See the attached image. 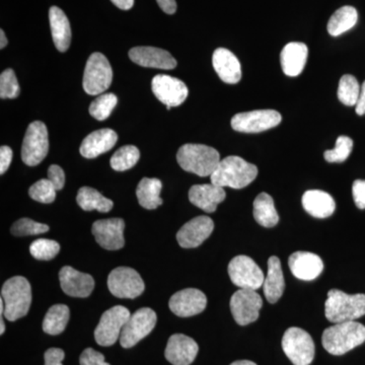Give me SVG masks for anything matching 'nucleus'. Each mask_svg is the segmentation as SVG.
<instances>
[{
  "instance_id": "obj_44",
  "label": "nucleus",
  "mask_w": 365,
  "mask_h": 365,
  "mask_svg": "<svg viewBox=\"0 0 365 365\" xmlns=\"http://www.w3.org/2000/svg\"><path fill=\"white\" fill-rule=\"evenodd\" d=\"M48 179L51 181L56 191L63 189L64 184H66V174L59 165H50L48 169Z\"/></svg>"
},
{
  "instance_id": "obj_49",
  "label": "nucleus",
  "mask_w": 365,
  "mask_h": 365,
  "mask_svg": "<svg viewBox=\"0 0 365 365\" xmlns=\"http://www.w3.org/2000/svg\"><path fill=\"white\" fill-rule=\"evenodd\" d=\"M355 110H356L357 115H359V116L365 114V81L361 86V90H360L359 98L357 101L356 109Z\"/></svg>"
},
{
  "instance_id": "obj_7",
  "label": "nucleus",
  "mask_w": 365,
  "mask_h": 365,
  "mask_svg": "<svg viewBox=\"0 0 365 365\" xmlns=\"http://www.w3.org/2000/svg\"><path fill=\"white\" fill-rule=\"evenodd\" d=\"M283 351L294 365H309L314 359V343L307 331L297 327L287 329L282 338Z\"/></svg>"
},
{
  "instance_id": "obj_19",
  "label": "nucleus",
  "mask_w": 365,
  "mask_h": 365,
  "mask_svg": "<svg viewBox=\"0 0 365 365\" xmlns=\"http://www.w3.org/2000/svg\"><path fill=\"white\" fill-rule=\"evenodd\" d=\"M129 57L134 63L143 67L165 69V71L177 67V60L170 52L160 48L150 47V46L134 47L129 51Z\"/></svg>"
},
{
  "instance_id": "obj_13",
  "label": "nucleus",
  "mask_w": 365,
  "mask_h": 365,
  "mask_svg": "<svg viewBox=\"0 0 365 365\" xmlns=\"http://www.w3.org/2000/svg\"><path fill=\"white\" fill-rule=\"evenodd\" d=\"M108 287L114 297L133 299L143 294L144 282L134 269L118 267L109 274Z\"/></svg>"
},
{
  "instance_id": "obj_30",
  "label": "nucleus",
  "mask_w": 365,
  "mask_h": 365,
  "mask_svg": "<svg viewBox=\"0 0 365 365\" xmlns=\"http://www.w3.org/2000/svg\"><path fill=\"white\" fill-rule=\"evenodd\" d=\"M162 187L163 184L160 180L155 178H143L136 189L139 204L148 210H153L162 205L163 201L160 196Z\"/></svg>"
},
{
  "instance_id": "obj_8",
  "label": "nucleus",
  "mask_w": 365,
  "mask_h": 365,
  "mask_svg": "<svg viewBox=\"0 0 365 365\" xmlns=\"http://www.w3.org/2000/svg\"><path fill=\"white\" fill-rule=\"evenodd\" d=\"M49 151V135L47 127L41 121H34L26 129L23 146L21 160L26 165L35 167L43 162Z\"/></svg>"
},
{
  "instance_id": "obj_16",
  "label": "nucleus",
  "mask_w": 365,
  "mask_h": 365,
  "mask_svg": "<svg viewBox=\"0 0 365 365\" xmlns=\"http://www.w3.org/2000/svg\"><path fill=\"white\" fill-rule=\"evenodd\" d=\"M124 230L125 222L122 218H109L93 223L91 232L102 248L116 251L124 247Z\"/></svg>"
},
{
  "instance_id": "obj_34",
  "label": "nucleus",
  "mask_w": 365,
  "mask_h": 365,
  "mask_svg": "<svg viewBox=\"0 0 365 365\" xmlns=\"http://www.w3.org/2000/svg\"><path fill=\"white\" fill-rule=\"evenodd\" d=\"M69 316L71 312L68 307L66 304H55L46 314L43 321V331L49 335H59L66 330Z\"/></svg>"
},
{
  "instance_id": "obj_27",
  "label": "nucleus",
  "mask_w": 365,
  "mask_h": 365,
  "mask_svg": "<svg viewBox=\"0 0 365 365\" xmlns=\"http://www.w3.org/2000/svg\"><path fill=\"white\" fill-rule=\"evenodd\" d=\"M302 206L309 215L327 218L333 215L336 203L333 197L321 190H309L302 196Z\"/></svg>"
},
{
  "instance_id": "obj_20",
  "label": "nucleus",
  "mask_w": 365,
  "mask_h": 365,
  "mask_svg": "<svg viewBox=\"0 0 365 365\" xmlns=\"http://www.w3.org/2000/svg\"><path fill=\"white\" fill-rule=\"evenodd\" d=\"M60 287L67 295L85 299L91 295L95 288V280L90 274L81 273L66 266L59 272Z\"/></svg>"
},
{
  "instance_id": "obj_4",
  "label": "nucleus",
  "mask_w": 365,
  "mask_h": 365,
  "mask_svg": "<svg viewBox=\"0 0 365 365\" xmlns=\"http://www.w3.org/2000/svg\"><path fill=\"white\" fill-rule=\"evenodd\" d=\"M326 318L331 323L351 322L365 314V294H347L338 289L328 292L325 304Z\"/></svg>"
},
{
  "instance_id": "obj_31",
  "label": "nucleus",
  "mask_w": 365,
  "mask_h": 365,
  "mask_svg": "<svg viewBox=\"0 0 365 365\" xmlns=\"http://www.w3.org/2000/svg\"><path fill=\"white\" fill-rule=\"evenodd\" d=\"M254 217L264 227H273L279 222V215L276 211L272 197L267 193H261L254 201Z\"/></svg>"
},
{
  "instance_id": "obj_28",
  "label": "nucleus",
  "mask_w": 365,
  "mask_h": 365,
  "mask_svg": "<svg viewBox=\"0 0 365 365\" xmlns=\"http://www.w3.org/2000/svg\"><path fill=\"white\" fill-rule=\"evenodd\" d=\"M49 21L53 42L57 50L67 51L71 42V28L66 14L59 7L52 6L49 11Z\"/></svg>"
},
{
  "instance_id": "obj_43",
  "label": "nucleus",
  "mask_w": 365,
  "mask_h": 365,
  "mask_svg": "<svg viewBox=\"0 0 365 365\" xmlns=\"http://www.w3.org/2000/svg\"><path fill=\"white\" fill-rule=\"evenodd\" d=\"M79 364L81 365H110L106 362L104 355L96 351L93 348H88L81 353Z\"/></svg>"
},
{
  "instance_id": "obj_15",
  "label": "nucleus",
  "mask_w": 365,
  "mask_h": 365,
  "mask_svg": "<svg viewBox=\"0 0 365 365\" xmlns=\"http://www.w3.org/2000/svg\"><path fill=\"white\" fill-rule=\"evenodd\" d=\"M153 93L167 107H178L188 97V88L182 81L165 74L155 76L151 83Z\"/></svg>"
},
{
  "instance_id": "obj_45",
  "label": "nucleus",
  "mask_w": 365,
  "mask_h": 365,
  "mask_svg": "<svg viewBox=\"0 0 365 365\" xmlns=\"http://www.w3.org/2000/svg\"><path fill=\"white\" fill-rule=\"evenodd\" d=\"M352 195L355 205L359 209H365V180H356L353 182Z\"/></svg>"
},
{
  "instance_id": "obj_38",
  "label": "nucleus",
  "mask_w": 365,
  "mask_h": 365,
  "mask_svg": "<svg viewBox=\"0 0 365 365\" xmlns=\"http://www.w3.org/2000/svg\"><path fill=\"white\" fill-rule=\"evenodd\" d=\"M58 242L52 240L39 239L32 242L30 247L31 255L38 260L49 261L59 253Z\"/></svg>"
},
{
  "instance_id": "obj_39",
  "label": "nucleus",
  "mask_w": 365,
  "mask_h": 365,
  "mask_svg": "<svg viewBox=\"0 0 365 365\" xmlns=\"http://www.w3.org/2000/svg\"><path fill=\"white\" fill-rule=\"evenodd\" d=\"M29 195L38 202L49 204L56 198V189L49 179H42L31 187Z\"/></svg>"
},
{
  "instance_id": "obj_23",
  "label": "nucleus",
  "mask_w": 365,
  "mask_h": 365,
  "mask_svg": "<svg viewBox=\"0 0 365 365\" xmlns=\"http://www.w3.org/2000/svg\"><path fill=\"white\" fill-rule=\"evenodd\" d=\"M225 188L211 184L194 185L189 191L190 202L208 213L215 212L218 204L225 200Z\"/></svg>"
},
{
  "instance_id": "obj_50",
  "label": "nucleus",
  "mask_w": 365,
  "mask_h": 365,
  "mask_svg": "<svg viewBox=\"0 0 365 365\" xmlns=\"http://www.w3.org/2000/svg\"><path fill=\"white\" fill-rule=\"evenodd\" d=\"M111 1L115 6L119 7L120 9H123V11H128L134 6V0H111Z\"/></svg>"
},
{
  "instance_id": "obj_46",
  "label": "nucleus",
  "mask_w": 365,
  "mask_h": 365,
  "mask_svg": "<svg viewBox=\"0 0 365 365\" xmlns=\"http://www.w3.org/2000/svg\"><path fill=\"white\" fill-rule=\"evenodd\" d=\"M66 353L60 348H50L45 352V365H62Z\"/></svg>"
},
{
  "instance_id": "obj_37",
  "label": "nucleus",
  "mask_w": 365,
  "mask_h": 365,
  "mask_svg": "<svg viewBox=\"0 0 365 365\" xmlns=\"http://www.w3.org/2000/svg\"><path fill=\"white\" fill-rule=\"evenodd\" d=\"M118 103L114 93H102L90 106V114L98 121H104L110 117Z\"/></svg>"
},
{
  "instance_id": "obj_14",
  "label": "nucleus",
  "mask_w": 365,
  "mask_h": 365,
  "mask_svg": "<svg viewBox=\"0 0 365 365\" xmlns=\"http://www.w3.org/2000/svg\"><path fill=\"white\" fill-rule=\"evenodd\" d=\"M263 300L257 290L240 288L230 299V312L239 325L247 326L259 319Z\"/></svg>"
},
{
  "instance_id": "obj_22",
  "label": "nucleus",
  "mask_w": 365,
  "mask_h": 365,
  "mask_svg": "<svg viewBox=\"0 0 365 365\" xmlns=\"http://www.w3.org/2000/svg\"><path fill=\"white\" fill-rule=\"evenodd\" d=\"M290 270L297 279L311 281L323 272V260L318 255L309 252H295L288 260Z\"/></svg>"
},
{
  "instance_id": "obj_47",
  "label": "nucleus",
  "mask_w": 365,
  "mask_h": 365,
  "mask_svg": "<svg viewBox=\"0 0 365 365\" xmlns=\"http://www.w3.org/2000/svg\"><path fill=\"white\" fill-rule=\"evenodd\" d=\"M14 153L11 148L4 145L0 148V174L4 175L9 170Z\"/></svg>"
},
{
  "instance_id": "obj_41",
  "label": "nucleus",
  "mask_w": 365,
  "mask_h": 365,
  "mask_svg": "<svg viewBox=\"0 0 365 365\" xmlns=\"http://www.w3.org/2000/svg\"><path fill=\"white\" fill-rule=\"evenodd\" d=\"M21 88L13 69H6L0 76V98H16L20 95Z\"/></svg>"
},
{
  "instance_id": "obj_29",
  "label": "nucleus",
  "mask_w": 365,
  "mask_h": 365,
  "mask_svg": "<svg viewBox=\"0 0 365 365\" xmlns=\"http://www.w3.org/2000/svg\"><path fill=\"white\" fill-rule=\"evenodd\" d=\"M285 281L279 259L272 256L268 260V272L263 283L264 294L270 304H275L284 292Z\"/></svg>"
},
{
  "instance_id": "obj_33",
  "label": "nucleus",
  "mask_w": 365,
  "mask_h": 365,
  "mask_svg": "<svg viewBox=\"0 0 365 365\" xmlns=\"http://www.w3.org/2000/svg\"><path fill=\"white\" fill-rule=\"evenodd\" d=\"M76 201L79 207L86 211L98 210V212H109L113 208V201L106 198L97 190L91 187L79 189Z\"/></svg>"
},
{
  "instance_id": "obj_9",
  "label": "nucleus",
  "mask_w": 365,
  "mask_h": 365,
  "mask_svg": "<svg viewBox=\"0 0 365 365\" xmlns=\"http://www.w3.org/2000/svg\"><path fill=\"white\" fill-rule=\"evenodd\" d=\"M130 316L129 309L122 306L113 307L106 311L95 330V339L98 344L105 347L114 345Z\"/></svg>"
},
{
  "instance_id": "obj_40",
  "label": "nucleus",
  "mask_w": 365,
  "mask_h": 365,
  "mask_svg": "<svg viewBox=\"0 0 365 365\" xmlns=\"http://www.w3.org/2000/svg\"><path fill=\"white\" fill-rule=\"evenodd\" d=\"M353 148V140L348 136L338 137L334 150H326L324 158L328 163H343L349 158Z\"/></svg>"
},
{
  "instance_id": "obj_25",
  "label": "nucleus",
  "mask_w": 365,
  "mask_h": 365,
  "mask_svg": "<svg viewBox=\"0 0 365 365\" xmlns=\"http://www.w3.org/2000/svg\"><path fill=\"white\" fill-rule=\"evenodd\" d=\"M117 141L116 132L112 129H100V130L91 132L83 139L79 151L83 158H95L112 150Z\"/></svg>"
},
{
  "instance_id": "obj_24",
  "label": "nucleus",
  "mask_w": 365,
  "mask_h": 365,
  "mask_svg": "<svg viewBox=\"0 0 365 365\" xmlns=\"http://www.w3.org/2000/svg\"><path fill=\"white\" fill-rule=\"evenodd\" d=\"M212 64L223 83L235 85L242 78V66L234 53L225 48H218L213 53Z\"/></svg>"
},
{
  "instance_id": "obj_6",
  "label": "nucleus",
  "mask_w": 365,
  "mask_h": 365,
  "mask_svg": "<svg viewBox=\"0 0 365 365\" xmlns=\"http://www.w3.org/2000/svg\"><path fill=\"white\" fill-rule=\"evenodd\" d=\"M111 64L102 53H93L86 62L83 74V90L91 96L102 95L111 86Z\"/></svg>"
},
{
  "instance_id": "obj_3",
  "label": "nucleus",
  "mask_w": 365,
  "mask_h": 365,
  "mask_svg": "<svg viewBox=\"0 0 365 365\" xmlns=\"http://www.w3.org/2000/svg\"><path fill=\"white\" fill-rule=\"evenodd\" d=\"M177 160L180 167L197 176L210 177L220 163V153L204 144L188 143L178 150Z\"/></svg>"
},
{
  "instance_id": "obj_1",
  "label": "nucleus",
  "mask_w": 365,
  "mask_h": 365,
  "mask_svg": "<svg viewBox=\"0 0 365 365\" xmlns=\"http://www.w3.org/2000/svg\"><path fill=\"white\" fill-rule=\"evenodd\" d=\"M258 176V168L244 158L230 155L220 160L215 173L210 176L211 182L216 186L242 189L249 186Z\"/></svg>"
},
{
  "instance_id": "obj_21",
  "label": "nucleus",
  "mask_w": 365,
  "mask_h": 365,
  "mask_svg": "<svg viewBox=\"0 0 365 365\" xmlns=\"http://www.w3.org/2000/svg\"><path fill=\"white\" fill-rule=\"evenodd\" d=\"M198 351L195 340L182 334H175L170 337L165 356L173 365H190L195 360Z\"/></svg>"
},
{
  "instance_id": "obj_51",
  "label": "nucleus",
  "mask_w": 365,
  "mask_h": 365,
  "mask_svg": "<svg viewBox=\"0 0 365 365\" xmlns=\"http://www.w3.org/2000/svg\"><path fill=\"white\" fill-rule=\"evenodd\" d=\"M7 45V39L6 34H4V31H0V49H4V47H6Z\"/></svg>"
},
{
  "instance_id": "obj_48",
  "label": "nucleus",
  "mask_w": 365,
  "mask_h": 365,
  "mask_svg": "<svg viewBox=\"0 0 365 365\" xmlns=\"http://www.w3.org/2000/svg\"><path fill=\"white\" fill-rule=\"evenodd\" d=\"M158 6L168 14H174L177 11L176 0H157Z\"/></svg>"
},
{
  "instance_id": "obj_2",
  "label": "nucleus",
  "mask_w": 365,
  "mask_h": 365,
  "mask_svg": "<svg viewBox=\"0 0 365 365\" xmlns=\"http://www.w3.org/2000/svg\"><path fill=\"white\" fill-rule=\"evenodd\" d=\"M365 342V327L357 322H343L324 331L322 343L332 355L345 354Z\"/></svg>"
},
{
  "instance_id": "obj_11",
  "label": "nucleus",
  "mask_w": 365,
  "mask_h": 365,
  "mask_svg": "<svg viewBox=\"0 0 365 365\" xmlns=\"http://www.w3.org/2000/svg\"><path fill=\"white\" fill-rule=\"evenodd\" d=\"M157 319V314L150 307H143L131 314L120 336L122 347H133L139 341L150 335L155 329Z\"/></svg>"
},
{
  "instance_id": "obj_12",
  "label": "nucleus",
  "mask_w": 365,
  "mask_h": 365,
  "mask_svg": "<svg viewBox=\"0 0 365 365\" xmlns=\"http://www.w3.org/2000/svg\"><path fill=\"white\" fill-rule=\"evenodd\" d=\"M282 116L275 110H256L239 113L232 117V129L242 133H260L281 123Z\"/></svg>"
},
{
  "instance_id": "obj_36",
  "label": "nucleus",
  "mask_w": 365,
  "mask_h": 365,
  "mask_svg": "<svg viewBox=\"0 0 365 365\" xmlns=\"http://www.w3.org/2000/svg\"><path fill=\"white\" fill-rule=\"evenodd\" d=\"M360 88L359 81L351 76V74H345L340 79L339 88H338V98L342 104L346 106H356L360 95Z\"/></svg>"
},
{
  "instance_id": "obj_42",
  "label": "nucleus",
  "mask_w": 365,
  "mask_h": 365,
  "mask_svg": "<svg viewBox=\"0 0 365 365\" xmlns=\"http://www.w3.org/2000/svg\"><path fill=\"white\" fill-rule=\"evenodd\" d=\"M48 230H49V227L47 225L34 222L30 218H21L11 227V232L18 237L44 234Z\"/></svg>"
},
{
  "instance_id": "obj_5",
  "label": "nucleus",
  "mask_w": 365,
  "mask_h": 365,
  "mask_svg": "<svg viewBox=\"0 0 365 365\" xmlns=\"http://www.w3.org/2000/svg\"><path fill=\"white\" fill-rule=\"evenodd\" d=\"M1 299L4 302V317L9 321L23 318L30 311L32 302L30 282L23 276H14L4 282Z\"/></svg>"
},
{
  "instance_id": "obj_26",
  "label": "nucleus",
  "mask_w": 365,
  "mask_h": 365,
  "mask_svg": "<svg viewBox=\"0 0 365 365\" xmlns=\"http://www.w3.org/2000/svg\"><path fill=\"white\" fill-rule=\"evenodd\" d=\"M307 54H309V50L304 43H288L280 54L283 72L292 78L299 76L306 66Z\"/></svg>"
},
{
  "instance_id": "obj_17",
  "label": "nucleus",
  "mask_w": 365,
  "mask_h": 365,
  "mask_svg": "<svg viewBox=\"0 0 365 365\" xmlns=\"http://www.w3.org/2000/svg\"><path fill=\"white\" fill-rule=\"evenodd\" d=\"M215 230V222L208 216H197L185 223L178 232L177 241L185 249H193L200 246L210 237Z\"/></svg>"
},
{
  "instance_id": "obj_35",
  "label": "nucleus",
  "mask_w": 365,
  "mask_h": 365,
  "mask_svg": "<svg viewBox=\"0 0 365 365\" xmlns=\"http://www.w3.org/2000/svg\"><path fill=\"white\" fill-rule=\"evenodd\" d=\"M140 158V151L134 145H125L113 155L110 163L113 170L118 172L130 170Z\"/></svg>"
},
{
  "instance_id": "obj_18",
  "label": "nucleus",
  "mask_w": 365,
  "mask_h": 365,
  "mask_svg": "<svg viewBox=\"0 0 365 365\" xmlns=\"http://www.w3.org/2000/svg\"><path fill=\"white\" fill-rule=\"evenodd\" d=\"M206 304L207 299L205 294L195 288H187L176 292L170 297L169 302L170 311L182 318H188L202 313Z\"/></svg>"
},
{
  "instance_id": "obj_32",
  "label": "nucleus",
  "mask_w": 365,
  "mask_h": 365,
  "mask_svg": "<svg viewBox=\"0 0 365 365\" xmlns=\"http://www.w3.org/2000/svg\"><path fill=\"white\" fill-rule=\"evenodd\" d=\"M359 14L353 6H346L336 11L328 23V32L333 37H338L356 25Z\"/></svg>"
},
{
  "instance_id": "obj_10",
  "label": "nucleus",
  "mask_w": 365,
  "mask_h": 365,
  "mask_svg": "<svg viewBox=\"0 0 365 365\" xmlns=\"http://www.w3.org/2000/svg\"><path fill=\"white\" fill-rule=\"evenodd\" d=\"M228 275L235 287L242 289H259L263 287L265 276L261 268L248 256L235 257L228 264Z\"/></svg>"
},
{
  "instance_id": "obj_52",
  "label": "nucleus",
  "mask_w": 365,
  "mask_h": 365,
  "mask_svg": "<svg viewBox=\"0 0 365 365\" xmlns=\"http://www.w3.org/2000/svg\"><path fill=\"white\" fill-rule=\"evenodd\" d=\"M230 365H257L253 361H250V360H239V361L232 362Z\"/></svg>"
}]
</instances>
